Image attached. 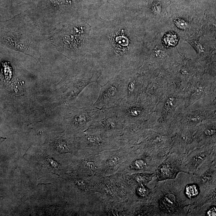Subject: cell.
<instances>
[{
  "label": "cell",
  "mask_w": 216,
  "mask_h": 216,
  "mask_svg": "<svg viewBox=\"0 0 216 216\" xmlns=\"http://www.w3.org/2000/svg\"><path fill=\"white\" fill-rule=\"evenodd\" d=\"M181 160L175 153H169L158 165L155 172V181L175 179L179 173L184 172Z\"/></svg>",
  "instance_id": "52a82bcc"
},
{
  "label": "cell",
  "mask_w": 216,
  "mask_h": 216,
  "mask_svg": "<svg viewBox=\"0 0 216 216\" xmlns=\"http://www.w3.org/2000/svg\"><path fill=\"white\" fill-rule=\"evenodd\" d=\"M75 184L80 189L84 191H86L87 190L86 183L83 180L78 179L76 180L75 182Z\"/></svg>",
  "instance_id": "2e32d148"
},
{
  "label": "cell",
  "mask_w": 216,
  "mask_h": 216,
  "mask_svg": "<svg viewBox=\"0 0 216 216\" xmlns=\"http://www.w3.org/2000/svg\"><path fill=\"white\" fill-rule=\"evenodd\" d=\"M173 179L157 182L150 201L155 216L186 215V209L191 207L181 184Z\"/></svg>",
  "instance_id": "7a4b0ae2"
},
{
  "label": "cell",
  "mask_w": 216,
  "mask_h": 216,
  "mask_svg": "<svg viewBox=\"0 0 216 216\" xmlns=\"http://www.w3.org/2000/svg\"><path fill=\"white\" fill-rule=\"evenodd\" d=\"M204 215L205 216H216V205L209 204L207 206L204 212Z\"/></svg>",
  "instance_id": "4fadbf2b"
},
{
  "label": "cell",
  "mask_w": 216,
  "mask_h": 216,
  "mask_svg": "<svg viewBox=\"0 0 216 216\" xmlns=\"http://www.w3.org/2000/svg\"><path fill=\"white\" fill-rule=\"evenodd\" d=\"M83 163L86 168L90 170L93 171L96 168L95 164L93 162L84 161H83Z\"/></svg>",
  "instance_id": "e0dca14e"
},
{
  "label": "cell",
  "mask_w": 216,
  "mask_h": 216,
  "mask_svg": "<svg viewBox=\"0 0 216 216\" xmlns=\"http://www.w3.org/2000/svg\"><path fill=\"white\" fill-rule=\"evenodd\" d=\"M120 158L118 156H114L108 160L107 164L111 167H113L116 166L119 163Z\"/></svg>",
  "instance_id": "5bb4252c"
},
{
  "label": "cell",
  "mask_w": 216,
  "mask_h": 216,
  "mask_svg": "<svg viewBox=\"0 0 216 216\" xmlns=\"http://www.w3.org/2000/svg\"><path fill=\"white\" fill-rule=\"evenodd\" d=\"M140 184V185L137 188V194L141 197L143 198L148 197L151 199L153 189V190L150 189L143 185V184Z\"/></svg>",
  "instance_id": "8fae6325"
},
{
  "label": "cell",
  "mask_w": 216,
  "mask_h": 216,
  "mask_svg": "<svg viewBox=\"0 0 216 216\" xmlns=\"http://www.w3.org/2000/svg\"><path fill=\"white\" fill-rule=\"evenodd\" d=\"M155 173L137 174L135 176V180L139 184H145L151 182L155 179Z\"/></svg>",
  "instance_id": "30bf717a"
},
{
  "label": "cell",
  "mask_w": 216,
  "mask_h": 216,
  "mask_svg": "<svg viewBox=\"0 0 216 216\" xmlns=\"http://www.w3.org/2000/svg\"><path fill=\"white\" fill-rule=\"evenodd\" d=\"M2 24L1 43L12 50L40 60L42 46L49 37L28 14L21 13Z\"/></svg>",
  "instance_id": "6da1fadb"
},
{
  "label": "cell",
  "mask_w": 216,
  "mask_h": 216,
  "mask_svg": "<svg viewBox=\"0 0 216 216\" xmlns=\"http://www.w3.org/2000/svg\"><path fill=\"white\" fill-rule=\"evenodd\" d=\"M178 40V39L176 35L173 33H169L166 34L164 37L163 41L165 45L171 47L176 45Z\"/></svg>",
  "instance_id": "7c38bea8"
},
{
  "label": "cell",
  "mask_w": 216,
  "mask_h": 216,
  "mask_svg": "<svg viewBox=\"0 0 216 216\" xmlns=\"http://www.w3.org/2000/svg\"><path fill=\"white\" fill-rule=\"evenodd\" d=\"M123 123V120L117 114L113 108L101 109L90 123L89 127L106 132H114L121 129Z\"/></svg>",
  "instance_id": "8992f818"
},
{
  "label": "cell",
  "mask_w": 216,
  "mask_h": 216,
  "mask_svg": "<svg viewBox=\"0 0 216 216\" xmlns=\"http://www.w3.org/2000/svg\"><path fill=\"white\" fill-rule=\"evenodd\" d=\"M99 109L94 106L81 108H74L69 110L66 120L72 127L80 129L89 125L98 114Z\"/></svg>",
  "instance_id": "ba28073f"
},
{
  "label": "cell",
  "mask_w": 216,
  "mask_h": 216,
  "mask_svg": "<svg viewBox=\"0 0 216 216\" xmlns=\"http://www.w3.org/2000/svg\"><path fill=\"white\" fill-rule=\"evenodd\" d=\"M98 74L91 71H81L74 76L66 78L63 87V94L65 99H71L76 97L88 86L97 82Z\"/></svg>",
  "instance_id": "5b68a950"
},
{
  "label": "cell",
  "mask_w": 216,
  "mask_h": 216,
  "mask_svg": "<svg viewBox=\"0 0 216 216\" xmlns=\"http://www.w3.org/2000/svg\"><path fill=\"white\" fill-rule=\"evenodd\" d=\"M154 54L158 58L163 57L165 55V52L161 47H157L154 49Z\"/></svg>",
  "instance_id": "9a60e30c"
},
{
  "label": "cell",
  "mask_w": 216,
  "mask_h": 216,
  "mask_svg": "<svg viewBox=\"0 0 216 216\" xmlns=\"http://www.w3.org/2000/svg\"><path fill=\"white\" fill-rule=\"evenodd\" d=\"M198 117H192L191 118V121H194V122H195V121H199V118H198Z\"/></svg>",
  "instance_id": "d6986e66"
},
{
  "label": "cell",
  "mask_w": 216,
  "mask_h": 216,
  "mask_svg": "<svg viewBox=\"0 0 216 216\" xmlns=\"http://www.w3.org/2000/svg\"><path fill=\"white\" fill-rule=\"evenodd\" d=\"M85 143L93 146H101L107 143V140L103 136L95 133L86 132L84 137Z\"/></svg>",
  "instance_id": "9c48e42d"
},
{
  "label": "cell",
  "mask_w": 216,
  "mask_h": 216,
  "mask_svg": "<svg viewBox=\"0 0 216 216\" xmlns=\"http://www.w3.org/2000/svg\"><path fill=\"white\" fill-rule=\"evenodd\" d=\"M204 134L206 135L211 137L215 135V130L213 129H207L204 131Z\"/></svg>",
  "instance_id": "ac0fdd59"
},
{
  "label": "cell",
  "mask_w": 216,
  "mask_h": 216,
  "mask_svg": "<svg viewBox=\"0 0 216 216\" xmlns=\"http://www.w3.org/2000/svg\"><path fill=\"white\" fill-rule=\"evenodd\" d=\"M181 160L184 172L200 175L216 164V150L208 148L194 149Z\"/></svg>",
  "instance_id": "3957f363"
},
{
  "label": "cell",
  "mask_w": 216,
  "mask_h": 216,
  "mask_svg": "<svg viewBox=\"0 0 216 216\" xmlns=\"http://www.w3.org/2000/svg\"><path fill=\"white\" fill-rule=\"evenodd\" d=\"M124 81L119 77L114 78L101 86L99 94L93 106L99 109L116 107L123 102Z\"/></svg>",
  "instance_id": "277c9868"
}]
</instances>
